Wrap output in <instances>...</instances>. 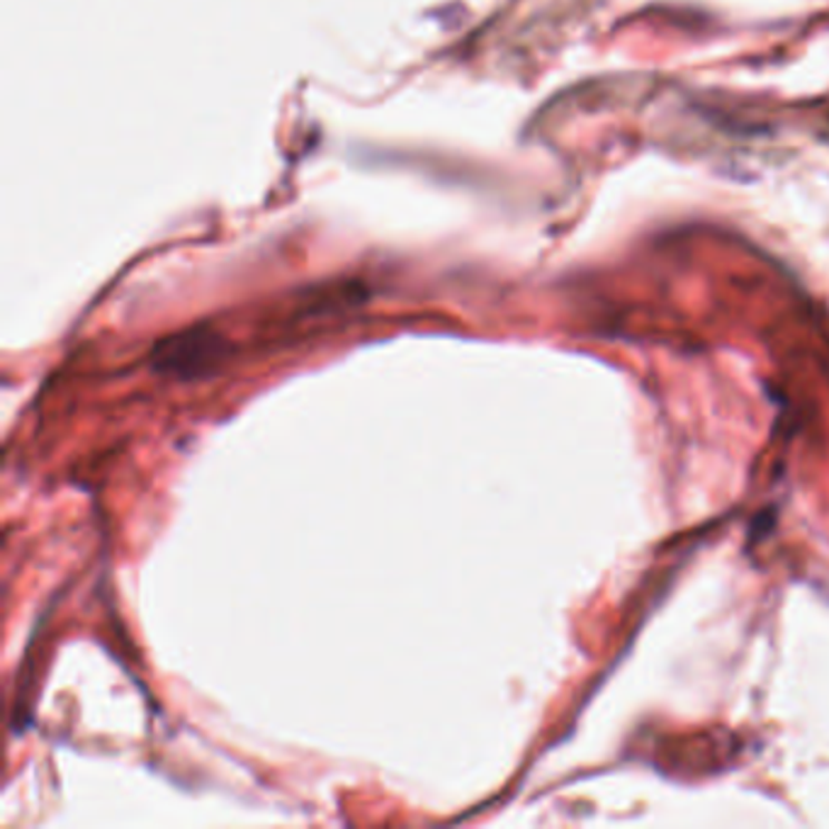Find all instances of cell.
<instances>
[{"instance_id": "obj_1", "label": "cell", "mask_w": 829, "mask_h": 829, "mask_svg": "<svg viewBox=\"0 0 829 829\" xmlns=\"http://www.w3.org/2000/svg\"><path fill=\"white\" fill-rule=\"evenodd\" d=\"M226 355V343L217 331L195 326L176 333L154 348L152 363L158 372L181 380L207 378Z\"/></svg>"}]
</instances>
